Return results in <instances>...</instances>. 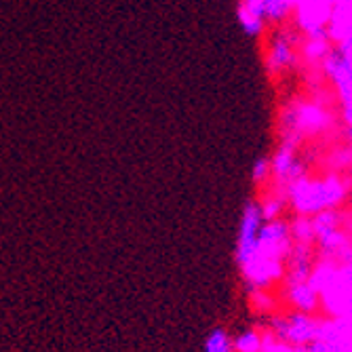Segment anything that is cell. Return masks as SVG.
<instances>
[{"label": "cell", "mask_w": 352, "mask_h": 352, "mask_svg": "<svg viewBox=\"0 0 352 352\" xmlns=\"http://www.w3.org/2000/svg\"><path fill=\"white\" fill-rule=\"evenodd\" d=\"M294 59V45L292 38L285 34V32H276L268 43V57L266 63L272 72H280L292 63Z\"/></svg>", "instance_id": "6da1fadb"}]
</instances>
